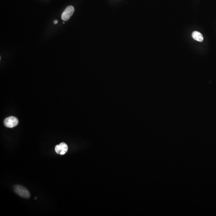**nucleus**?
Listing matches in <instances>:
<instances>
[{
    "label": "nucleus",
    "mask_w": 216,
    "mask_h": 216,
    "mask_svg": "<svg viewBox=\"0 0 216 216\" xmlns=\"http://www.w3.org/2000/svg\"><path fill=\"white\" fill-rule=\"evenodd\" d=\"M15 192L20 197L25 199H28L30 197L29 191L25 187L20 185H15L14 187Z\"/></svg>",
    "instance_id": "1"
},
{
    "label": "nucleus",
    "mask_w": 216,
    "mask_h": 216,
    "mask_svg": "<svg viewBox=\"0 0 216 216\" xmlns=\"http://www.w3.org/2000/svg\"><path fill=\"white\" fill-rule=\"evenodd\" d=\"M75 11V8L72 6L67 7L62 14L61 18L63 21H67L73 15Z\"/></svg>",
    "instance_id": "2"
},
{
    "label": "nucleus",
    "mask_w": 216,
    "mask_h": 216,
    "mask_svg": "<svg viewBox=\"0 0 216 216\" xmlns=\"http://www.w3.org/2000/svg\"><path fill=\"white\" fill-rule=\"evenodd\" d=\"M18 119L14 117H8L5 119L4 122V125L8 128H13L18 124Z\"/></svg>",
    "instance_id": "3"
},
{
    "label": "nucleus",
    "mask_w": 216,
    "mask_h": 216,
    "mask_svg": "<svg viewBox=\"0 0 216 216\" xmlns=\"http://www.w3.org/2000/svg\"><path fill=\"white\" fill-rule=\"evenodd\" d=\"M68 150V146L66 144L62 143L56 146L55 147V152L59 155H64Z\"/></svg>",
    "instance_id": "4"
},
{
    "label": "nucleus",
    "mask_w": 216,
    "mask_h": 216,
    "mask_svg": "<svg viewBox=\"0 0 216 216\" xmlns=\"http://www.w3.org/2000/svg\"><path fill=\"white\" fill-rule=\"evenodd\" d=\"M192 38L196 41L202 42L203 40V37L202 34L198 31H194L192 33Z\"/></svg>",
    "instance_id": "5"
},
{
    "label": "nucleus",
    "mask_w": 216,
    "mask_h": 216,
    "mask_svg": "<svg viewBox=\"0 0 216 216\" xmlns=\"http://www.w3.org/2000/svg\"><path fill=\"white\" fill-rule=\"evenodd\" d=\"M58 22V21L57 20H55L54 21V24H56Z\"/></svg>",
    "instance_id": "6"
}]
</instances>
